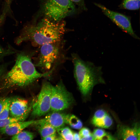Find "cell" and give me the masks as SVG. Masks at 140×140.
I'll use <instances>...</instances> for the list:
<instances>
[{
  "instance_id": "obj_27",
  "label": "cell",
  "mask_w": 140,
  "mask_h": 140,
  "mask_svg": "<svg viewBox=\"0 0 140 140\" xmlns=\"http://www.w3.org/2000/svg\"><path fill=\"white\" fill-rule=\"evenodd\" d=\"M81 140H94V138L92 134L86 137L82 138Z\"/></svg>"
},
{
  "instance_id": "obj_3",
  "label": "cell",
  "mask_w": 140,
  "mask_h": 140,
  "mask_svg": "<svg viewBox=\"0 0 140 140\" xmlns=\"http://www.w3.org/2000/svg\"><path fill=\"white\" fill-rule=\"evenodd\" d=\"M74 74L79 88L85 96L88 95L97 84L105 83L102 76V67L92 62L85 61L77 54L72 55Z\"/></svg>"
},
{
  "instance_id": "obj_10",
  "label": "cell",
  "mask_w": 140,
  "mask_h": 140,
  "mask_svg": "<svg viewBox=\"0 0 140 140\" xmlns=\"http://www.w3.org/2000/svg\"><path fill=\"white\" fill-rule=\"evenodd\" d=\"M31 106L29 107L27 101L19 98L11 99L10 113L11 117H18L24 114Z\"/></svg>"
},
{
  "instance_id": "obj_11",
  "label": "cell",
  "mask_w": 140,
  "mask_h": 140,
  "mask_svg": "<svg viewBox=\"0 0 140 140\" xmlns=\"http://www.w3.org/2000/svg\"><path fill=\"white\" fill-rule=\"evenodd\" d=\"M110 116L103 109H99L95 113L92 119V123L95 126L103 128H108L113 123Z\"/></svg>"
},
{
  "instance_id": "obj_12",
  "label": "cell",
  "mask_w": 140,
  "mask_h": 140,
  "mask_svg": "<svg viewBox=\"0 0 140 140\" xmlns=\"http://www.w3.org/2000/svg\"><path fill=\"white\" fill-rule=\"evenodd\" d=\"M34 120L19 121L12 123L0 128V132L2 134L13 136L23 130L33 125Z\"/></svg>"
},
{
  "instance_id": "obj_18",
  "label": "cell",
  "mask_w": 140,
  "mask_h": 140,
  "mask_svg": "<svg viewBox=\"0 0 140 140\" xmlns=\"http://www.w3.org/2000/svg\"><path fill=\"white\" fill-rule=\"evenodd\" d=\"M34 134L30 132L26 131H20L13 135L11 139L14 140H31L34 138Z\"/></svg>"
},
{
  "instance_id": "obj_1",
  "label": "cell",
  "mask_w": 140,
  "mask_h": 140,
  "mask_svg": "<svg viewBox=\"0 0 140 140\" xmlns=\"http://www.w3.org/2000/svg\"><path fill=\"white\" fill-rule=\"evenodd\" d=\"M66 24L63 20L54 22L44 17L37 24L28 27L16 39L19 44L27 41L36 46L60 42L65 32Z\"/></svg>"
},
{
  "instance_id": "obj_26",
  "label": "cell",
  "mask_w": 140,
  "mask_h": 140,
  "mask_svg": "<svg viewBox=\"0 0 140 140\" xmlns=\"http://www.w3.org/2000/svg\"><path fill=\"white\" fill-rule=\"evenodd\" d=\"M73 140L81 139V137L79 133L77 132H73Z\"/></svg>"
},
{
  "instance_id": "obj_24",
  "label": "cell",
  "mask_w": 140,
  "mask_h": 140,
  "mask_svg": "<svg viewBox=\"0 0 140 140\" xmlns=\"http://www.w3.org/2000/svg\"><path fill=\"white\" fill-rule=\"evenodd\" d=\"M10 50H5L0 46V62L3 57L11 53H12Z\"/></svg>"
},
{
  "instance_id": "obj_8",
  "label": "cell",
  "mask_w": 140,
  "mask_h": 140,
  "mask_svg": "<svg viewBox=\"0 0 140 140\" xmlns=\"http://www.w3.org/2000/svg\"><path fill=\"white\" fill-rule=\"evenodd\" d=\"M94 4L101 10L105 15L123 31L135 39H139L133 31L129 17L112 11L101 4L96 3Z\"/></svg>"
},
{
  "instance_id": "obj_25",
  "label": "cell",
  "mask_w": 140,
  "mask_h": 140,
  "mask_svg": "<svg viewBox=\"0 0 140 140\" xmlns=\"http://www.w3.org/2000/svg\"><path fill=\"white\" fill-rule=\"evenodd\" d=\"M45 140H58L56 133L51 135L42 139Z\"/></svg>"
},
{
  "instance_id": "obj_7",
  "label": "cell",
  "mask_w": 140,
  "mask_h": 140,
  "mask_svg": "<svg viewBox=\"0 0 140 140\" xmlns=\"http://www.w3.org/2000/svg\"><path fill=\"white\" fill-rule=\"evenodd\" d=\"M52 84L49 82H43L37 99L32 107V115L41 116L46 114L51 110Z\"/></svg>"
},
{
  "instance_id": "obj_23",
  "label": "cell",
  "mask_w": 140,
  "mask_h": 140,
  "mask_svg": "<svg viewBox=\"0 0 140 140\" xmlns=\"http://www.w3.org/2000/svg\"><path fill=\"white\" fill-rule=\"evenodd\" d=\"M79 133L81 138L87 137L91 134L89 129L86 128H83L81 129Z\"/></svg>"
},
{
  "instance_id": "obj_19",
  "label": "cell",
  "mask_w": 140,
  "mask_h": 140,
  "mask_svg": "<svg viewBox=\"0 0 140 140\" xmlns=\"http://www.w3.org/2000/svg\"><path fill=\"white\" fill-rule=\"evenodd\" d=\"M11 99L10 98L4 99L2 108L0 113V119H4L9 116Z\"/></svg>"
},
{
  "instance_id": "obj_20",
  "label": "cell",
  "mask_w": 140,
  "mask_h": 140,
  "mask_svg": "<svg viewBox=\"0 0 140 140\" xmlns=\"http://www.w3.org/2000/svg\"><path fill=\"white\" fill-rule=\"evenodd\" d=\"M68 124L71 127L76 129H81L82 126V123L81 121L73 115H70Z\"/></svg>"
},
{
  "instance_id": "obj_2",
  "label": "cell",
  "mask_w": 140,
  "mask_h": 140,
  "mask_svg": "<svg viewBox=\"0 0 140 140\" xmlns=\"http://www.w3.org/2000/svg\"><path fill=\"white\" fill-rule=\"evenodd\" d=\"M53 70L45 73L38 72L30 57L24 53H20L13 67L2 77L3 86L6 88L26 86L39 78L48 76Z\"/></svg>"
},
{
  "instance_id": "obj_16",
  "label": "cell",
  "mask_w": 140,
  "mask_h": 140,
  "mask_svg": "<svg viewBox=\"0 0 140 140\" xmlns=\"http://www.w3.org/2000/svg\"><path fill=\"white\" fill-rule=\"evenodd\" d=\"M119 7L129 10H138L140 7V0H123Z\"/></svg>"
},
{
  "instance_id": "obj_17",
  "label": "cell",
  "mask_w": 140,
  "mask_h": 140,
  "mask_svg": "<svg viewBox=\"0 0 140 140\" xmlns=\"http://www.w3.org/2000/svg\"><path fill=\"white\" fill-rule=\"evenodd\" d=\"M57 131L60 136L59 139L73 140V132L68 127H63L57 129Z\"/></svg>"
},
{
  "instance_id": "obj_28",
  "label": "cell",
  "mask_w": 140,
  "mask_h": 140,
  "mask_svg": "<svg viewBox=\"0 0 140 140\" xmlns=\"http://www.w3.org/2000/svg\"><path fill=\"white\" fill-rule=\"evenodd\" d=\"M4 69L3 67L0 66V79L2 78L4 75Z\"/></svg>"
},
{
  "instance_id": "obj_15",
  "label": "cell",
  "mask_w": 140,
  "mask_h": 140,
  "mask_svg": "<svg viewBox=\"0 0 140 140\" xmlns=\"http://www.w3.org/2000/svg\"><path fill=\"white\" fill-rule=\"evenodd\" d=\"M31 106L27 111L23 115L18 117H10L9 116L4 119H0V128L17 122L24 121L27 118L32 108Z\"/></svg>"
},
{
  "instance_id": "obj_5",
  "label": "cell",
  "mask_w": 140,
  "mask_h": 140,
  "mask_svg": "<svg viewBox=\"0 0 140 140\" xmlns=\"http://www.w3.org/2000/svg\"><path fill=\"white\" fill-rule=\"evenodd\" d=\"M60 43H48L40 46L38 61L35 66L40 68L43 73L53 69L52 67L60 55Z\"/></svg>"
},
{
  "instance_id": "obj_21",
  "label": "cell",
  "mask_w": 140,
  "mask_h": 140,
  "mask_svg": "<svg viewBox=\"0 0 140 140\" xmlns=\"http://www.w3.org/2000/svg\"><path fill=\"white\" fill-rule=\"evenodd\" d=\"M107 133L103 130L97 129L94 130L92 134L94 140H102Z\"/></svg>"
},
{
  "instance_id": "obj_6",
  "label": "cell",
  "mask_w": 140,
  "mask_h": 140,
  "mask_svg": "<svg viewBox=\"0 0 140 140\" xmlns=\"http://www.w3.org/2000/svg\"><path fill=\"white\" fill-rule=\"evenodd\" d=\"M73 101L72 95L67 90L61 81L56 85H52L51 110L59 111L69 108Z\"/></svg>"
},
{
  "instance_id": "obj_14",
  "label": "cell",
  "mask_w": 140,
  "mask_h": 140,
  "mask_svg": "<svg viewBox=\"0 0 140 140\" xmlns=\"http://www.w3.org/2000/svg\"><path fill=\"white\" fill-rule=\"evenodd\" d=\"M33 125L37 126L42 139L51 135L56 133V129L43 121L42 119L35 121Z\"/></svg>"
},
{
  "instance_id": "obj_13",
  "label": "cell",
  "mask_w": 140,
  "mask_h": 140,
  "mask_svg": "<svg viewBox=\"0 0 140 140\" xmlns=\"http://www.w3.org/2000/svg\"><path fill=\"white\" fill-rule=\"evenodd\" d=\"M118 136L124 140H140V128L136 124L134 127L121 125L118 127Z\"/></svg>"
},
{
  "instance_id": "obj_29",
  "label": "cell",
  "mask_w": 140,
  "mask_h": 140,
  "mask_svg": "<svg viewBox=\"0 0 140 140\" xmlns=\"http://www.w3.org/2000/svg\"><path fill=\"white\" fill-rule=\"evenodd\" d=\"M4 99L0 98V113L1 111Z\"/></svg>"
},
{
  "instance_id": "obj_4",
  "label": "cell",
  "mask_w": 140,
  "mask_h": 140,
  "mask_svg": "<svg viewBox=\"0 0 140 140\" xmlns=\"http://www.w3.org/2000/svg\"><path fill=\"white\" fill-rule=\"evenodd\" d=\"M42 10L45 17L57 22L73 14L76 9L70 0H45Z\"/></svg>"
},
{
  "instance_id": "obj_22",
  "label": "cell",
  "mask_w": 140,
  "mask_h": 140,
  "mask_svg": "<svg viewBox=\"0 0 140 140\" xmlns=\"http://www.w3.org/2000/svg\"><path fill=\"white\" fill-rule=\"evenodd\" d=\"M74 4L78 6L80 9L84 10H87L85 6L84 0H70Z\"/></svg>"
},
{
  "instance_id": "obj_9",
  "label": "cell",
  "mask_w": 140,
  "mask_h": 140,
  "mask_svg": "<svg viewBox=\"0 0 140 140\" xmlns=\"http://www.w3.org/2000/svg\"><path fill=\"white\" fill-rule=\"evenodd\" d=\"M48 113L45 118L42 119L44 122L50 124L56 130L63 127L68 124L70 115L58 111H53Z\"/></svg>"
}]
</instances>
